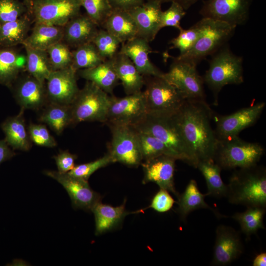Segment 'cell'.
I'll use <instances>...</instances> for the list:
<instances>
[{
    "instance_id": "8",
    "label": "cell",
    "mask_w": 266,
    "mask_h": 266,
    "mask_svg": "<svg viewBox=\"0 0 266 266\" xmlns=\"http://www.w3.org/2000/svg\"><path fill=\"white\" fill-rule=\"evenodd\" d=\"M143 91L147 113L171 115L176 113L186 100L163 76H144Z\"/></svg>"
},
{
    "instance_id": "21",
    "label": "cell",
    "mask_w": 266,
    "mask_h": 266,
    "mask_svg": "<svg viewBox=\"0 0 266 266\" xmlns=\"http://www.w3.org/2000/svg\"><path fill=\"white\" fill-rule=\"evenodd\" d=\"M119 52L127 56L144 76H163L164 73L151 61L149 55L152 50L145 39L135 37L121 44Z\"/></svg>"
},
{
    "instance_id": "2",
    "label": "cell",
    "mask_w": 266,
    "mask_h": 266,
    "mask_svg": "<svg viewBox=\"0 0 266 266\" xmlns=\"http://www.w3.org/2000/svg\"><path fill=\"white\" fill-rule=\"evenodd\" d=\"M232 204L266 208V169L257 165L235 170L227 185Z\"/></svg>"
},
{
    "instance_id": "43",
    "label": "cell",
    "mask_w": 266,
    "mask_h": 266,
    "mask_svg": "<svg viewBox=\"0 0 266 266\" xmlns=\"http://www.w3.org/2000/svg\"><path fill=\"white\" fill-rule=\"evenodd\" d=\"M113 163L110 155L107 152L103 156L94 161L75 166L68 173L71 175L88 181L95 171Z\"/></svg>"
},
{
    "instance_id": "46",
    "label": "cell",
    "mask_w": 266,
    "mask_h": 266,
    "mask_svg": "<svg viewBox=\"0 0 266 266\" xmlns=\"http://www.w3.org/2000/svg\"><path fill=\"white\" fill-rule=\"evenodd\" d=\"M175 202L168 191L160 188L148 208H151L159 213H165L171 209Z\"/></svg>"
},
{
    "instance_id": "35",
    "label": "cell",
    "mask_w": 266,
    "mask_h": 266,
    "mask_svg": "<svg viewBox=\"0 0 266 266\" xmlns=\"http://www.w3.org/2000/svg\"><path fill=\"white\" fill-rule=\"evenodd\" d=\"M266 211V208L249 207L244 212H237L232 217L239 223L241 232L248 239L259 229H265L263 220Z\"/></svg>"
},
{
    "instance_id": "7",
    "label": "cell",
    "mask_w": 266,
    "mask_h": 266,
    "mask_svg": "<svg viewBox=\"0 0 266 266\" xmlns=\"http://www.w3.org/2000/svg\"><path fill=\"white\" fill-rule=\"evenodd\" d=\"M110 101L109 94L87 81L70 104L72 125L82 122L105 123Z\"/></svg>"
},
{
    "instance_id": "3",
    "label": "cell",
    "mask_w": 266,
    "mask_h": 266,
    "mask_svg": "<svg viewBox=\"0 0 266 266\" xmlns=\"http://www.w3.org/2000/svg\"><path fill=\"white\" fill-rule=\"evenodd\" d=\"M136 130L150 133L161 141L169 154L176 160L194 166L191 151L185 140L174 116L171 115L147 113L133 126Z\"/></svg>"
},
{
    "instance_id": "37",
    "label": "cell",
    "mask_w": 266,
    "mask_h": 266,
    "mask_svg": "<svg viewBox=\"0 0 266 266\" xmlns=\"http://www.w3.org/2000/svg\"><path fill=\"white\" fill-rule=\"evenodd\" d=\"M202 31L201 20L187 29H181L177 36L171 39L169 49H176L179 51V55L188 52L194 46Z\"/></svg>"
},
{
    "instance_id": "38",
    "label": "cell",
    "mask_w": 266,
    "mask_h": 266,
    "mask_svg": "<svg viewBox=\"0 0 266 266\" xmlns=\"http://www.w3.org/2000/svg\"><path fill=\"white\" fill-rule=\"evenodd\" d=\"M92 42L104 60L113 58L122 44L116 36L103 28L98 30Z\"/></svg>"
},
{
    "instance_id": "28",
    "label": "cell",
    "mask_w": 266,
    "mask_h": 266,
    "mask_svg": "<svg viewBox=\"0 0 266 266\" xmlns=\"http://www.w3.org/2000/svg\"><path fill=\"white\" fill-rule=\"evenodd\" d=\"M63 27L34 23L32 32L22 44L25 47L46 51L52 45L62 41Z\"/></svg>"
},
{
    "instance_id": "48",
    "label": "cell",
    "mask_w": 266,
    "mask_h": 266,
    "mask_svg": "<svg viewBox=\"0 0 266 266\" xmlns=\"http://www.w3.org/2000/svg\"><path fill=\"white\" fill-rule=\"evenodd\" d=\"M112 9L129 11L142 5L145 0H108Z\"/></svg>"
},
{
    "instance_id": "31",
    "label": "cell",
    "mask_w": 266,
    "mask_h": 266,
    "mask_svg": "<svg viewBox=\"0 0 266 266\" xmlns=\"http://www.w3.org/2000/svg\"><path fill=\"white\" fill-rule=\"evenodd\" d=\"M33 22L29 13L16 20L0 23V48L22 44L28 35Z\"/></svg>"
},
{
    "instance_id": "19",
    "label": "cell",
    "mask_w": 266,
    "mask_h": 266,
    "mask_svg": "<svg viewBox=\"0 0 266 266\" xmlns=\"http://www.w3.org/2000/svg\"><path fill=\"white\" fill-rule=\"evenodd\" d=\"M162 3L147 0L142 5L128 11L136 24L137 36L150 42L154 40L161 30L160 17L162 11Z\"/></svg>"
},
{
    "instance_id": "6",
    "label": "cell",
    "mask_w": 266,
    "mask_h": 266,
    "mask_svg": "<svg viewBox=\"0 0 266 266\" xmlns=\"http://www.w3.org/2000/svg\"><path fill=\"white\" fill-rule=\"evenodd\" d=\"M202 31L192 48L183 55L176 57L198 65L228 44L236 27L226 23L210 18H202Z\"/></svg>"
},
{
    "instance_id": "49",
    "label": "cell",
    "mask_w": 266,
    "mask_h": 266,
    "mask_svg": "<svg viewBox=\"0 0 266 266\" xmlns=\"http://www.w3.org/2000/svg\"><path fill=\"white\" fill-rule=\"evenodd\" d=\"M15 152L4 140H0V165L3 162L11 159L15 155Z\"/></svg>"
},
{
    "instance_id": "12",
    "label": "cell",
    "mask_w": 266,
    "mask_h": 266,
    "mask_svg": "<svg viewBox=\"0 0 266 266\" xmlns=\"http://www.w3.org/2000/svg\"><path fill=\"white\" fill-rule=\"evenodd\" d=\"M147 113L143 91L121 98L111 95L105 123L108 125L134 126Z\"/></svg>"
},
{
    "instance_id": "4",
    "label": "cell",
    "mask_w": 266,
    "mask_h": 266,
    "mask_svg": "<svg viewBox=\"0 0 266 266\" xmlns=\"http://www.w3.org/2000/svg\"><path fill=\"white\" fill-rule=\"evenodd\" d=\"M211 57L208 68L202 77L204 83L213 94L214 104L218 105L219 93L224 86L243 82V58L234 54L229 44Z\"/></svg>"
},
{
    "instance_id": "32",
    "label": "cell",
    "mask_w": 266,
    "mask_h": 266,
    "mask_svg": "<svg viewBox=\"0 0 266 266\" xmlns=\"http://www.w3.org/2000/svg\"><path fill=\"white\" fill-rule=\"evenodd\" d=\"M39 121L48 125L57 134L72 125L70 105L48 103L39 117Z\"/></svg>"
},
{
    "instance_id": "44",
    "label": "cell",
    "mask_w": 266,
    "mask_h": 266,
    "mask_svg": "<svg viewBox=\"0 0 266 266\" xmlns=\"http://www.w3.org/2000/svg\"><path fill=\"white\" fill-rule=\"evenodd\" d=\"M28 131L32 142L37 146L51 148L57 145L56 140L44 125L31 123L28 128Z\"/></svg>"
},
{
    "instance_id": "14",
    "label": "cell",
    "mask_w": 266,
    "mask_h": 266,
    "mask_svg": "<svg viewBox=\"0 0 266 266\" xmlns=\"http://www.w3.org/2000/svg\"><path fill=\"white\" fill-rule=\"evenodd\" d=\"M266 103L258 102L227 115L215 116L214 130L217 139L238 136L243 130L254 125L263 113Z\"/></svg>"
},
{
    "instance_id": "20",
    "label": "cell",
    "mask_w": 266,
    "mask_h": 266,
    "mask_svg": "<svg viewBox=\"0 0 266 266\" xmlns=\"http://www.w3.org/2000/svg\"><path fill=\"white\" fill-rule=\"evenodd\" d=\"M14 96L21 109L24 110L39 109L49 103L45 83L29 74L17 81Z\"/></svg>"
},
{
    "instance_id": "41",
    "label": "cell",
    "mask_w": 266,
    "mask_h": 266,
    "mask_svg": "<svg viewBox=\"0 0 266 266\" xmlns=\"http://www.w3.org/2000/svg\"><path fill=\"white\" fill-rule=\"evenodd\" d=\"M86 14L98 27H101L112 8L108 0H79Z\"/></svg>"
},
{
    "instance_id": "30",
    "label": "cell",
    "mask_w": 266,
    "mask_h": 266,
    "mask_svg": "<svg viewBox=\"0 0 266 266\" xmlns=\"http://www.w3.org/2000/svg\"><path fill=\"white\" fill-rule=\"evenodd\" d=\"M207 196V193L202 194L199 189L197 182L194 179H191L184 192L179 194L177 198V212L180 218L185 220L190 213L201 208L210 209L218 218L223 217L224 215L211 207L205 201L204 199Z\"/></svg>"
},
{
    "instance_id": "13",
    "label": "cell",
    "mask_w": 266,
    "mask_h": 266,
    "mask_svg": "<svg viewBox=\"0 0 266 266\" xmlns=\"http://www.w3.org/2000/svg\"><path fill=\"white\" fill-rule=\"evenodd\" d=\"M252 0H206L200 10L202 18H210L237 27L249 18Z\"/></svg>"
},
{
    "instance_id": "16",
    "label": "cell",
    "mask_w": 266,
    "mask_h": 266,
    "mask_svg": "<svg viewBox=\"0 0 266 266\" xmlns=\"http://www.w3.org/2000/svg\"><path fill=\"white\" fill-rule=\"evenodd\" d=\"M76 74L71 66L51 72L45 82L49 103L70 105L72 102L79 91Z\"/></svg>"
},
{
    "instance_id": "25",
    "label": "cell",
    "mask_w": 266,
    "mask_h": 266,
    "mask_svg": "<svg viewBox=\"0 0 266 266\" xmlns=\"http://www.w3.org/2000/svg\"><path fill=\"white\" fill-rule=\"evenodd\" d=\"M77 73L111 95L119 81L112 59L105 60L92 68L79 69Z\"/></svg>"
},
{
    "instance_id": "22",
    "label": "cell",
    "mask_w": 266,
    "mask_h": 266,
    "mask_svg": "<svg viewBox=\"0 0 266 266\" xmlns=\"http://www.w3.org/2000/svg\"><path fill=\"white\" fill-rule=\"evenodd\" d=\"M98 27L86 14H79L63 26L62 41L74 48L92 42L99 30Z\"/></svg>"
},
{
    "instance_id": "11",
    "label": "cell",
    "mask_w": 266,
    "mask_h": 266,
    "mask_svg": "<svg viewBox=\"0 0 266 266\" xmlns=\"http://www.w3.org/2000/svg\"><path fill=\"white\" fill-rule=\"evenodd\" d=\"M112 138L108 153L113 163L137 167L143 161L137 132L133 126L109 125Z\"/></svg>"
},
{
    "instance_id": "45",
    "label": "cell",
    "mask_w": 266,
    "mask_h": 266,
    "mask_svg": "<svg viewBox=\"0 0 266 266\" xmlns=\"http://www.w3.org/2000/svg\"><path fill=\"white\" fill-rule=\"evenodd\" d=\"M186 11L178 3L171 2L168 9L161 12L160 17L161 29L165 27H170L180 30L182 29L180 23L186 14Z\"/></svg>"
},
{
    "instance_id": "47",
    "label": "cell",
    "mask_w": 266,
    "mask_h": 266,
    "mask_svg": "<svg viewBox=\"0 0 266 266\" xmlns=\"http://www.w3.org/2000/svg\"><path fill=\"white\" fill-rule=\"evenodd\" d=\"M58 171L62 173H66L71 171L75 166V161L77 159L76 155L70 153L67 150L60 151L56 156H53Z\"/></svg>"
},
{
    "instance_id": "24",
    "label": "cell",
    "mask_w": 266,
    "mask_h": 266,
    "mask_svg": "<svg viewBox=\"0 0 266 266\" xmlns=\"http://www.w3.org/2000/svg\"><path fill=\"white\" fill-rule=\"evenodd\" d=\"M126 200L118 206L97 203L92 210L95 219V234L99 235L117 229L131 212L126 210Z\"/></svg>"
},
{
    "instance_id": "40",
    "label": "cell",
    "mask_w": 266,
    "mask_h": 266,
    "mask_svg": "<svg viewBox=\"0 0 266 266\" xmlns=\"http://www.w3.org/2000/svg\"><path fill=\"white\" fill-rule=\"evenodd\" d=\"M50 64L53 70H57L70 66L72 64V51L64 42H59L47 50Z\"/></svg>"
},
{
    "instance_id": "36",
    "label": "cell",
    "mask_w": 266,
    "mask_h": 266,
    "mask_svg": "<svg viewBox=\"0 0 266 266\" xmlns=\"http://www.w3.org/2000/svg\"><path fill=\"white\" fill-rule=\"evenodd\" d=\"M75 48L72 51L71 66L76 71L95 67L105 61L92 42L82 44Z\"/></svg>"
},
{
    "instance_id": "18",
    "label": "cell",
    "mask_w": 266,
    "mask_h": 266,
    "mask_svg": "<svg viewBox=\"0 0 266 266\" xmlns=\"http://www.w3.org/2000/svg\"><path fill=\"white\" fill-rule=\"evenodd\" d=\"M176 160L172 156L162 155L144 161L141 164L144 172L143 184L155 183L160 188L171 192L178 198L179 194L174 182Z\"/></svg>"
},
{
    "instance_id": "34",
    "label": "cell",
    "mask_w": 266,
    "mask_h": 266,
    "mask_svg": "<svg viewBox=\"0 0 266 266\" xmlns=\"http://www.w3.org/2000/svg\"><path fill=\"white\" fill-rule=\"evenodd\" d=\"M198 168L204 176L207 187V194L216 198H226L227 185L221 177V167L213 161H202L198 163Z\"/></svg>"
},
{
    "instance_id": "5",
    "label": "cell",
    "mask_w": 266,
    "mask_h": 266,
    "mask_svg": "<svg viewBox=\"0 0 266 266\" xmlns=\"http://www.w3.org/2000/svg\"><path fill=\"white\" fill-rule=\"evenodd\" d=\"M264 153L260 143L248 142L236 136L217 139L213 161L222 169L249 167L257 165Z\"/></svg>"
},
{
    "instance_id": "27",
    "label": "cell",
    "mask_w": 266,
    "mask_h": 266,
    "mask_svg": "<svg viewBox=\"0 0 266 266\" xmlns=\"http://www.w3.org/2000/svg\"><path fill=\"white\" fill-rule=\"evenodd\" d=\"M24 110L21 109L19 113L7 118L1 125L4 133V140L13 149L27 151L32 146L28 131L26 128L23 116Z\"/></svg>"
},
{
    "instance_id": "26",
    "label": "cell",
    "mask_w": 266,
    "mask_h": 266,
    "mask_svg": "<svg viewBox=\"0 0 266 266\" xmlns=\"http://www.w3.org/2000/svg\"><path fill=\"white\" fill-rule=\"evenodd\" d=\"M101 27L123 43L137 36V30L130 13L125 10L112 9Z\"/></svg>"
},
{
    "instance_id": "39",
    "label": "cell",
    "mask_w": 266,
    "mask_h": 266,
    "mask_svg": "<svg viewBox=\"0 0 266 266\" xmlns=\"http://www.w3.org/2000/svg\"><path fill=\"white\" fill-rule=\"evenodd\" d=\"M136 131L143 161L162 155L170 156L166 147L157 138L149 133Z\"/></svg>"
},
{
    "instance_id": "51",
    "label": "cell",
    "mask_w": 266,
    "mask_h": 266,
    "mask_svg": "<svg viewBox=\"0 0 266 266\" xmlns=\"http://www.w3.org/2000/svg\"><path fill=\"white\" fill-rule=\"evenodd\" d=\"M252 265L253 266H266V253L263 252L258 255L254 259Z\"/></svg>"
},
{
    "instance_id": "29",
    "label": "cell",
    "mask_w": 266,
    "mask_h": 266,
    "mask_svg": "<svg viewBox=\"0 0 266 266\" xmlns=\"http://www.w3.org/2000/svg\"><path fill=\"white\" fill-rule=\"evenodd\" d=\"M25 66V55L14 47L0 48V84L11 87Z\"/></svg>"
},
{
    "instance_id": "17",
    "label": "cell",
    "mask_w": 266,
    "mask_h": 266,
    "mask_svg": "<svg viewBox=\"0 0 266 266\" xmlns=\"http://www.w3.org/2000/svg\"><path fill=\"white\" fill-rule=\"evenodd\" d=\"M243 252L244 247L238 232L224 225L217 227L211 265H229L238 259Z\"/></svg>"
},
{
    "instance_id": "50",
    "label": "cell",
    "mask_w": 266,
    "mask_h": 266,
    "mask_svg": "<svg viewBox=\"0 0 266 266\" xmlns=\"http://www.w3.org/2000/svg\"><path fill=\"white\" fill-rule=\"evenodd\" d=\"M157 1L161 3L165 2H176L182 6L185 10L189 9L192 6L200 0H152Z\"/></svg>"
},
{
    "instance_id": "10",
    "label": "cell",
    "mask_w": 266,
    "mask_h": 266,
    "mask_svg": "<svg viewBox=\"0 0 266 266\" xmlns=\"http://www.w3.org/2000/svg\"><path fill=\"white\" fill-rule=\"evenodd\" d=\"M197 65L172 57L168 71L163 77L174 86L186 100H205L204 81L197 69Z\"/></svg>"
},
{
    "instance_id": "9",
    "label": "cell",
    "mask_w": 266,
    "mask_h": 266,
    "mask_svg": "<svg viewBox=\"0 0 266 266\" xmlns=\"http://www.w3.org/2000/svg\"><path fill=\"white\" fill-rule=\"evenodd\" d=\"M33 22L63 27L80 14L79 0H24Z\"/></svg>"
},
{
    "instance_id": "15",
    "label": "cell",
    "mask_w": 266,
    "mask_h": 266,
    "mask_svg": "<svg viewBox=\"0 0 266 266\" xmlns=\"http://www.w3.org/2000/svg\"><path fill=\"white\" fill-rule=\"evenodd\" d=\"M44 173L64 187L75 209L91 211L95 205L101 201V196L90 187L88 181L71 175L68 172L45 170Z\"/></svg>"
},
{
    "instance_id": "42",
    "label": "cell",
    "mask_w": 266,
    "mask_h": 266,
    "mask_svg": "<svg viewBox=\"0 0 266 266\" xmlns=\"http://www.w3.org/2000/svg\"><path fill=\"white\" fill-rule=\"evenodd\" d=\"M28 13L24 1L0 0V23L16 20Z\"/></svg>"
},
{
    "instance_id": "1",
    "label": "cell",
    "mask_w": 266,
    "mask_h": 266,
    "mask_svg": "<svg viewBox=\"0 0 266 266\" xmlns=\"http://www.w3.org/2000/svg\"><path fill=\"white\" fill-rule=\"evenodd\" d=\"M213 115V112L205 100H186L174 114L191 151L195 168L200 162L213 161L217 139L211 126Z\"/></svg>"
},
{
    "instance_id": "33",
    "label": "cell",
    "mask_w": 266,
    "mask_h": 266,
    "mask_svg": "<svg viewBox=\"0 0 266 266\" xmlns=\"http://www.w3.org/2000/svg\"><path fill=\"white\" fill-rule=\"evenodd\" d=\"M25 69L28 74L40 82L45 83L53 71L46 51L25 47Z\"/></svg>"
},
{
    "instance_id": "23",
    "label": "cell",
    "mask_w": 266,
    "mask_h": 266,
    "mask_svg": "<svg viewBox=\"0 0 266 266\" xmlns=\"http://www.w3.org/2000/svg\"><path fill=\"white\" fill-rule=\"evenodd\" d=\"M112 59L117 75L126 95L142 91L144 76L138 71L131 60L119 52Z\"/></svg>"
}]
</instances>
